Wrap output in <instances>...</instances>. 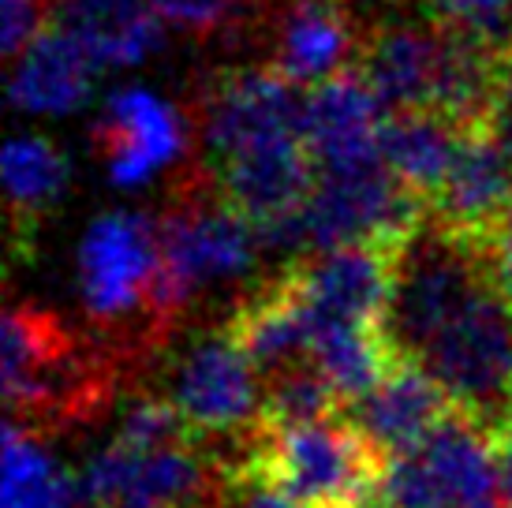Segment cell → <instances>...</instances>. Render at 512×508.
<instances>
[{
	"instance_id": "obj_1",
	"label": "cell",
	"mask_w": 512,
	"mask_h": 508,
	"mask_svg": "<svg viewBox=\"0 0 512 508\" xmlns=\"http://www.w3.org/2000/svg\"><path fill=\"white\" fill-rule=\"evenodd\" d=\"M359 75L385 113L438 109L464 124H486L498 53L483 49L445 23H389L370 34L356 57Z\"/></svg>"
},
{
	"instance_id": "obj_2",
	"label": "cell",
	"mask_w": 512,
	"mask_h": 508,
	"mask_svg": "<svg viewBox=\"0 0 512 508\" xmlns=\"http://www.w3.org/2000/svg\"><path fill=\"white\" fill-rule=\"evenodd\" d=\"M109 378L53 311L15 303L4 314V400L19 426H64L98 408Z\"/></svg>"
},
{
	"instance_id": "obj_3",
	"label": "cell",
	"mask_w": 512,
	"mask_h": 508,
	"mask_svg": "<svg viewBox=\"0 0 512 508\" xmlns=\"http://www.w3.org/2000/svg\"><path fill=\"white\" fill-rule=\"evenodd\" d=\"M161 232V281H157V318L161 329L180 318L187 303H195L202 288L232 281L255 266L262 247V228L221 191L210 184L180 191V198L157 217Z\"/></svg>"
},
{
	"instance_id": "obj_4",
	"label": "cell",
	"mask_w": 512,
	"mask_h": 508,
	"mask_svg": "<svg viewBox=\"0 0 512 508\" xmlns=\"http://www.w3.org/2000/svg\"><path fill=\"white\" fill-rule=\"evenodd\" d=\"M251 438L303 508H370L378 501L385 456L344 419V411L296 426L258 419Z\"/></svg>"
},
{
	"instance_id": "obj_5",
	"label": "cell",
	"mask_w": 512,
	"mask_h": 508,
	"mask_svg": "<svg viewBox=\"0 0 512 508\" xmlns=\"http://www.w3.org/2000/svg\"><path fill=\"white\" fill-rule=\"evenodd\" d=\"M498 501L494 434L456 408L415 449L389 456L378 482L385 508H483Z\"/></svg>"
},
{
	"instance_id": "obj_6",
	"label": "cell",
	"mask_w": 512,
	"mask_h": 508,
	"mask_svg": "<svg viewBox=\"0 0 512 508\" xmlns=\"http://www.w3.org/2000/svg\"><path fill=\"white\" fill-rule=\"evenodd\" d=\"M427 213V198L400 184L382 157L348 169H314L296 221V243L307 251L363 240L400 243Z\"/></svg>"
},
{
	"instance_id": "obj_7",
	"label": "cell",
	"mask_w": 512,
	"mask_h": 508,
	"mask_svg": "<svg viewBox=\"0 0 512 508\" xmlns=\"http://www.w3.org/2000/svg\"><path fill=\"white\" fill-rule=\"evenodd\" d=\"M221 464L195 449V438L135 445L116 434L75 479L79 508H206Z\"/></svg>"
},
{
	"instance_id": "obj_8",
	"label": "cell",
	"mask_w": 512,
	"mask_h": 508,
	"mask_svg": "<svg viewBox=\"0 0 512 508\" xmlns=\"http://www.w3.org/2000/svg\"><path fill=\"white\" fill-rule=\"evenodd\" d=\"M161 232L146 213H105L79 243V296L90 318L116 325L131 314L157 318Z\"/></svg>"
},
{
	"instance_id": "obj_9",
	"label": "cell",
	"mask_w": 512,
	"mask_h": 508,
	"mask_svg": "<svg viewBox=\"0 0 512 508\" xmlns=\"http://www.w3.org/2000/svg\"><path fill=\"white\" fill-rule=\"evenodd\" d=\"M307 86L273 68H243L221 75L202 101V142L210 161L255 150L277 139H303Z\"/></svg>"
},
{
	"instance_id": "obj_10",
	"label": "cell",
	"mask_w": 512,
	"mask_h": 508,
	"mask_svg": "<svg viewBox=\"0 0 512 508\" xmlns=\"http://www.w3.org/2000/svg\"><path fill=\"white\" fill-rule=\"evenodd\" d=\"M169 400L195 434H247L262 419V374L221 329L184 352Z\"/></svg>"
},
{
	"instance_id": "obj_11",
	"label": "cell",
	"mask_w": 512,
	"mask_h": 508,
	"mask_svg": "<svg viewBox=\"0 0 512 508\" xmlns=\"http://www.w3.org/2000/svg\"><path fill=\"white\" fill-rule=\"evenodd\" d=\"M90 139L113 184L139 187L176 157H184L187 127L172 101L146 86H124L105 101Z\"/></svg>"
},
{
	"instance_id": "obj_12",
	"label": "cell",
	"mask_w": 512,
	"mask_h": 508,
	"mask_svg": "<svg viewBox=\"0 0 512 508\" xmlns=\"http://www.w3.org/2000/svg\"><path fill=\"white\" fill-rule=\"evenodd\" d=\"M225 333L255 363L262 381L296 367V363H311L314 307L303 292L296 262L281 269L277 277L258 284L255 292L232 311Z\"/></svg>"
},
{
	"instance_id": "obj_13",
	"label": "cell",
	"mask_w": 512,
	"mask_h": 508,
	"mask_svg": "<svg viewBox=\"0 0 512 508\" xmlns=\"http://www.w3.org/2000/svg\"><path fill=\"white\" fill-rule=\"evenodd\" d=\"M385 109L359 68L329 75L307 86L303 101V142L314 157V169H348L378 161Z\"/></svg>"
},
{
	"instance_id": "obj_14",
	"label": "cell",
	"mask_w": 512,
	"mask_h": 508,
	"mask_svg": "<svg viewBox=\"0 0 512 508\" xmlns=\"http://www.w3.org/2000/svg\"><path fill=\"white\" fill-rule=\"evenodd\" d=\"M512 206V154L505 142L490 131V124L468 127V135L456 150V161L445 184L427 202L430 217L441 225L490 236L498 240V228Z\"/></svg>"
},
{
	"instance_id": "obj_15",
	"label": "cell",
	"mask_w": 512,
	"mask_h": 508,
	"mask_svg": "<svg viewBox=\"0 0 512 508\" xmlns=\"http://www.w3.org/2000/svg\"><path fill=\"white\" fill-rule=\"evenodd\" d=\"M397 243H344L299 258V281L322 318L341 322H382Z\"/></svg>"
},
{
	"instance_id": "obj_16",
	"label": "cell",
	"mask_w": 512,
	"mask_h": 508,
	"mask_svg": "<svg viewBox=\"0 0 512 508\" xmlns=\"http://www.w3.org/2000/svg\"><path fill=\"white\" fill-rule=\"evenodd\" d=\"M344 419L382 452L385 460L397 452L415 449L430 430L453 411L438 381L412 363H393L370 393L344 404Z\"/></svg>"
},
{
	"instance_id": "obj_17",
	"label": "cell",
	"mask_w": 512,
	"mask_h": 508,
	"mask_svg": "<svg viewBox=\"0 0 512 508\" xmlns=\"http://www.w3.org/2000/svg\"><path fill=\"white\" fill-rule=\"evenodd\" d=\"M45 23L83 45L98 68H131L161 45L169 19L157 0H49Z\"/></svg>"
},
{
	"instance_id": "obj_18",
	"label": "cell",
	"mask_w": 512,
	"mask_h": 508,
	"mask_svg": "<svg viewBox=\"0 0 512 508\" xmlns=\"http://www.w3.org/2000/svg\"><path fill=\"white\" fill-rule=\"evenodd\" d=\"M359 49L348 0H288L273 38V68L292 83L314 86L348 71Z\"/></svg>"
},
{
	"instance_id": "obj_19",
	"label": "cell",
	"mask_w": 512,
	"mask_h": 508,
	"mask_svg": "<svg viewBox=\"0 0 512 508\" xmlns=\"http://www.w3.org/2000/svg\"><path fill=\"white\" fill-rule=\"evenodd\" d=\"M98 64L64 30L45 23L12 57L8 94L23 113H72L86 101Z\"/></svg>"
},
{
	"instance_id": "obj_20",
	"label": "cell",
	"mask_w": 512,
	"mask_h": 508,
	"mask_svg": "<svg viewBox=\"0 0 512 508\" xmlns=\"http://www.w3.org/2000/svg\"><path fill=\"white\" fill-rule=\"evenodd\" d=\"M468 127L475 124H464L438 109H400L385 113L378 150L400 184H408L415 195L430 202L453 169Z\"/></svg>"
},
{
	"instance_id": "obj_21",
	"label": "cell",
	"mask_w": 512,
	"mask_h": 508,
	"mask_svg": "<svg viewBox=\"0 0 512 508\" xmlns=\"http://www.w3.org/2000/svg\"><path fill=\"white\" fill-rule=\"evenodd\" d=\"M0 508H79L75 479L49 456L30 426H4V482Z\"/></svg>"
},
{
	"instance_id": "obj_22",
	"label": "cell",
	"mask_w": 512,
	"mask_h": 508,
	"mask_svg": "<svg viewBox=\"0 0 512 508\" xmlns=\"http://www.w3.org/2000/svg\"><path fill=\"white\" fill-rule=\"evenodd\" d=\"M72 180V165L53 139L45 135H15L4 146V184L15 228L45 213Z\"/></svg>"
},
{
	"instance_id": "obj_23",
	"label": "cell",
	"mask_w": 512,
	"mask_h": 508,
	"mask_svg": "<svg viewBox=\"0 0 512 508\" xmlns=\"http://www.w3.org/2000/svg\"><path fill=\"white\" fill-rule=\"evenodd\" d=\"M430 15L490 53H512V0H427Z\"/></svg>"
},
{
	"instance_id": "obj_24",
	"label": "cell",
	"mask_w": 512,
	"mask_h": 508,
	"mask_svg": "<svg viewBox=\"0 0 512 508\" xmlns=\"http://www.w3.org/2000/svg\"><path fill=\"white\" fill-rule=\"evenodd\" d=\"M255 0H157L161 15L191 34H214V30L236 23Z\"/></svg>"
},
{
	"instance_id": "obj_25",
	"label": "cell",
	"mask_w": 512,
	"mask_h": 508,
	"mask_svg": "<svg viewBox=\"0 0 512 508\" xmlns=\"http://www.w3.org/2000/svg\"><path fill=\"white\" fill-rule=\"evenodd\" d=\"M494 452H498L501 501H505V508H512V419L494 434Z\"/></svg>"
},
{
	"instance_id": "obj_26",
	"label": "cell",
	"mask_w": 512,
	"mask_h": 508,
	"mask_svg": "<svg viewBox=\"0 0 512 508\" xmlns=\"http://www.w3.org/2000/svg\"><path fill=\"white\" fill-rule=\"evenodd\" d=\"M498 251H501L505 269H509V277H512V206H509V213H505L501 228H498Z\"/></svg>"
},
{
	"instance_id": "obj_27",
	"label": "cell",
	"mask_w": 512,
	"mask_h": 508,
	"mask_svg": "<svg viewBox=\"0 0 512 508\" xmlns=\"http://www.w3.org/2000/svg\"><path fill=\"white\" fill-rule=\"evenodd\" d=\"M370 508H385V505H370Z\"/></svg>"
}]
</instances>
